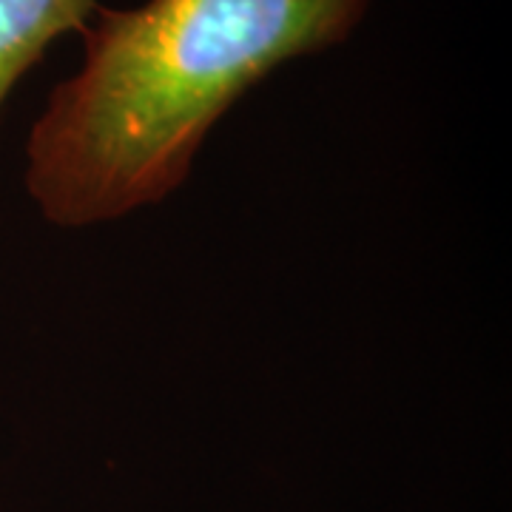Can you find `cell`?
<instances>
[{"label":"cell","instance_id":"cell-1","mask_svg":"<svg viewBox=\"0 0 512 512\" xmlns=\"http://www.w3.org/2000/svg\"><path fill=\"white\" fill-rule=\"evenodd\" d=\"M373 0H146L97 9L80 69L26 143V191L57 228L168 200L211 128L279 66L345 43Z\"/></svg>","mask_w":512,"mask_h":512},{"label":"cell","instance_id":"cell-2","mask_svg":"<svg viewBox=\"0 0 512 512\" xmlns=\"http://www.w3.org/2000/svg\"><path fill=\"white\" fill-rule=\"evenodd\" d=\"M97 0H0V109L60 37L83 35Z\"/></svg>","mask_w":512,"mask_h":512}]
</instances>
